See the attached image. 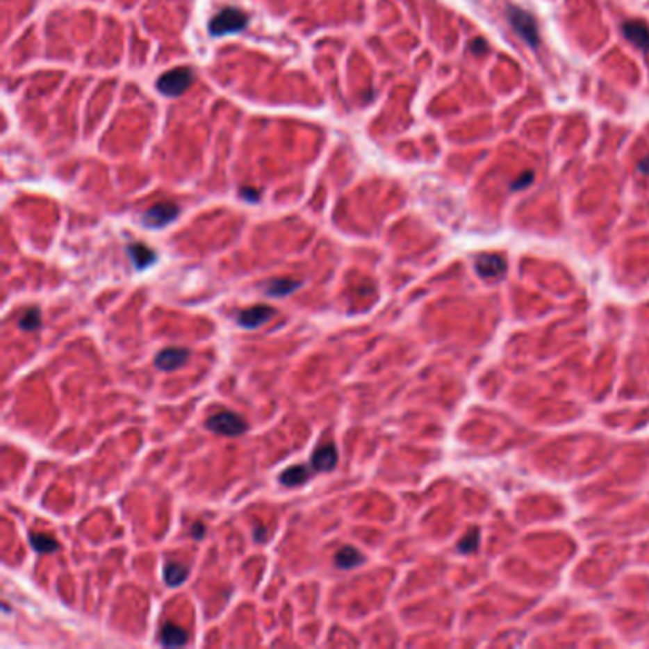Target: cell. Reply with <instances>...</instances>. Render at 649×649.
Instances as JSON below:
<instances>
[{
	"instance_id": "obj_11",
	"label": "cell",
	"mask_w": 649,
	"mask_h": 649,
	"mask_svg": "<svg viewBox=\"0 0 649 649\" xmlns=\"http://www.w3.org/2000/svg\"><path fill=\"white\" fill-rule=\"evenodd\" d=\"M189 642V634L187 630L181 627H177L174 623H166L161 630V643L166 648H179Z\"/></svg>"
},
{
	"instance_id": "obj_19",
	"label": "cell",
	"mask_w": 649,
	"mask_h": 649,
	"mask_svg": "<svg viewBox=\"0 0 649 649\" xmlns=\"http://www.w3.org/2000/svg\"><path fill=\"white\" fill-rule=\"evenodd\" d=\"M478 539H480V533L476 532V529H470V532L467 533V537L461 539L459 550H463V552H473L476 548V545H478Z\"/></svg>"
},
{
	"instance_id": "obj_7",
	"label": "cell",
	"mask_w": 649,
	"mask_h": 649,
	"mask_svg": "<svg viewBox=\"0 0 649 649\" xmlns=\"http://www.w3.org/2000/svg\"><path fill=\"white\" fill-rule=\"evenodd\" d=\"M189 358V350L179 349V347H170V349L161 350L154 358V365L162 372H174L177 368H181Z\"/></svg>"
},
{
	"instance_id": "obj_24",
	"label": "cell",
	"mask_w": 649,
	"mask_h": 649,
	"mask_svg": "<svg viewBox=\"0 0 649 649\" xmlns=\"http://www.w3.org/2000/svg\"><path fill=\"white\" fill-rule=\"evenodd\" d=\"M254 537H256L257 543H265V539H267V529H265L263 525H257L256 532H254Z\"/></svg>"
},
{
	"instance_id": "obj_22",
	"label": "cell",
	"mask_w": 649,
	"mask_h": 649,
	"mask_svg": "<svg viewBox=\"0 0 649 649\" xmlns=\"http://www.w3.org/2000/svg\"><path fill=\"white\" fill-rule=\"evenodd\" d=\"M204 533H206V525L202 524V522H195L192 527H190V535H192L195 539H202V537H204Z\"/></svg>"
},
{
	"instance_id": "obj_13",
	"label": "cell",
	"mask_w": 649,
	"mask_h": 649,
	"mask_svg": "<svg viewBox=\"0 0 649 649\" xmlns=\"http://www.w3.org/2000/svg\"><path fill=\"white\" fill-rule=\"evenodd\" d=\"M301 280H292V278H274L265 284V293L272 295V297H284L290 293L297 292L301 288Z\"/></svg>"
},
{
	"instance_id": "obj_3",
	"label": "cell",
	"mask_w": 649,
	"mask_h": 649,
	"mask_svg": "<svg viewBox=\"0 0 649 649\" xmlns=\"http://www.w3.org/2000/svg\"><path fill=\"white\" fill-rule=\"evenodd\" d=\"M507 15H509V22H511V25L520 37L524 38L532 48H537V44H539V29H537V23L533 19V15L516 6L509 8Z\"/></svg>"
},
{
	"instance_id": "obj_23",
	"label": "cell",
	"mask_w": 649,
	"mask_h": 649,
	"mask_svg": "<svg viewBox=\"0 0 649 649\" xmlns=\"http://www.w3.org/2000/svg\"><path fill=\"white\" fill-rule=\"evenodd\" d=\"M240 195L244 198H248L249 202H256V200H259V190H254V189H242L240 190Z\"/></svg>"
},
{
	"instance_id": "obj_6",
	"label": "cell",
	"mask_w": 649,
	"mask_h": 649,
	"mask_svg": "<svg viewBox=\"0 0 649 649\" xmlns=\"http://www.w3.org/2000/svg\"><path fill=\"white\" fill-rule=\"evenodd\" d=\"M274 314H277V311H274L272 306L256 305V306H249V309H246V311H242V313L238 314V318H236V320H238V324H240L242 328L254 329V328L263 326V324H267V322H269Z\"/></svg>"
},
{
	"instance_id": "obj_12",
	"label": "cell",
	"mask_w": 649,
	"mask_h": 649,
	"mask_svg": "<svg viewBox=\"0 0 649 649\" xmlns=\"http://www.w3.org/2000/svg\"><path fill=\"white\" fill-rule=\"evenodd\" d=\"M128 256H130V259L133 261V267L138 270H145L149 265H153L156 261L153 249L147 248L145 244H141V242H135V244L128 246Z\"/></svg>"
},
{
	"instance_id": "obj_20",
	"label": "cell",
	"mask_w": 649,
	"mask_h": 649,
	"mask_svg": "<svg viewBox=\"0 0 649 649\" xmlns=\"http://www.w3.org/2000/svg\"><path fill=\"white\" fill-rule=\"evenodd\" d=\"M470 50L475 51V54H486V51H488V44H486V40H482V38H475V40L470 42Z\"/></svg>"
},
{
	"instance_id": "obj_8",
	"label": "cell",
	"mask_w": 649,
	"mask_h": 649,
	"mask_svg": "<svg viewBox=\"0 0 649 649\" xmlns=\"http://www.w3.org/2000/svg\"><path fill=\"white\" fill-rule=\"evenodd\" d=\"M337 461H339V455H337L336 444L326 442V444L318 445V447L314 450L313 457H311V465H313L316 470H320V473H329V470L336 468Z\"/></svg>"
},
{
	"instance_id": "obj_14",
	"label": "cell",
	"mask_w": 649,
	"mask_h": 649,
	"mask_svg": "<svg viewBox=\"0 0 649 649\" xmlns=\"http://www.w3.org/2000/svg\"><path fill=\"white\" fill-rule=\"evenodd\" d=\"M309 478H311L309 468L305 465H295V467L286 468L280 475V484L286 488H297V486H303Z\"/></svg>"
},
{
	"instance_id": "obj_25",
	"label": "cell",
	"mask_w": 649,
	"mask_h": 649,
	"mask_svg": "<svg viewBox=\"0 0 649 649\" xmlns=\"http://www.w3.org/2000/svg\"><path fill=\"white\" fill-rule=\"evenodd\" d=\"M638 172H640V174H649V156L648 158H643V161H640V164H638Z\"/></svg>"
},
{
	"instance_id": "obj_9",
	"label": "cell",
	"mask_w": 649,
	"mask_h": 649,
	"mask_svg": "<svg viewBox=\"0 0 649 649\" xmlns=\"http://www.w3.org/2000/svg\"><path fill=\"white\" fill-rule=\"evenodd\" d=\"M476 270H478V274L484 278H497L504 274V270H507V261H504L503 256H499V254H484V256L478 257V261H476Z\"/></svg>"
},
{
	"instance_id": "obj_10",
	"label": "cell",
	"mask_w": 649,
	"mask_h": 649,
	"mask_svg": "<svg viewBox=\"0 0 649 649\" xmlns=\"http://www.w3.org/2000/svg\"><path fill=\"white\" fill-rule=\"evenodd\" d=\"M623 35L634 44L636 48L643 51L649 50V27L643 22L623 23Z\"/></svg>"
},
{
	"instance_id": "obj_1",
	"label": "cell",
	"mask_w": 649,
	"mask_h": 649,
	"mask_svg": "<svg viewBox=\"0 0 649 649\" xmlns=\"http://www.w3.org/2000/svg\"><path fill=\"white\" fill-rule=\"evenodd\" d=\"M248 25V15L244 14L238 8H225L219 14L213 15V19L208 25V29L213 37H223L229 33L242 31Z\"/></svg>"
},
{
	"instance_id": "obj_15",
	"label": "cell",
	"mask_w": 649,
	"mask_h": 649,
	"mask_svg": "<svg viewBox=\"0 0 649 649\" xmlns=\"http://www.w3.org/2000/svg\"><path fill=\"white\" fill-rule=\"evenodd\" d=\"M29 543L31 547L35 548L40 554H54L59 550V543L48 533H29Z\"/></svg>"
},
{
	"instance_id": "obj_17",
	"label": "cell",
	"mask_w": 649,
	"mask_h": 649,
	"mask_svg": "<svg viewBox=\"0 0 649 649\" xmlns=\"http://www.w3.org/2000/svg\"><path fill=\"white\" fill-rule=\"evenodd\" d=\"M187 568L183 564L177 562H166L164 566V583L168 586H179L187 581Z\"/></svg>"
},
{
	"instance_id": "obj_16",
	"label": "cell",
	"mask_w": 649,
	"mask_h": 649,
	"mask_svg": "<svg viewBox=\"0 0 649 649\" xmlns=\"http://www.w3.org/2000/svg\"><path fill=\"white\" fill-rule=\"evenodd\" d=\"M364 554L354 547H343L336 554V564L341 569H352L364 564Z\"/></svg>"
},
{
	"instance_id": "obj_2",
	"label": "cell",
	"mask_w": 649,
	"mask_h": 649,
	"mask_svg": "<svg viewBox=\"0 0 649 649\" xmlns=\"http://www.w3.org/2000/svg\"><path fill=\"white\" fill-rule=\"evenodd\" d=\"M206 427L215 434L221 436H240L244 432L248 431V425L242 419L238 413L234 411H217L212 417H208Z\"/></svg>"
},
{
	"instance_id": "obj_5",
	"label": "cell",
	"mask_w": 649,
	"mask_h": 649,
	"mask_svg": "<svg viewBox=\"0 0 649 649\" xmlns=\"http://www.w3.org/2000/svg\"><path fill=\"white\" fill-rule=\"evenodd\" d=\"M177 215H179V206L174 204V202H162V204L149 208L143 213V225L153 227V229H162V227L172 223Z\"/></svg>"
},
{
	"instance_id": "obj_18",
	"label": "cell",
	"mask_w": 649,
	"mask_h": 649,
	"mask_svg": "<svg viewBox=\"0 0 649 649\" xmlns=\"http://www.w3.org/2000/svg\"><path fill=\"white\" fill-rule=\"evenodd\" d=\"M42 326V318H40V311L38 309H29L27 313L23 314L22 318H19V328L23 331H35Z\"/></svg>"
},
{
	"instance_id": "obj_21",
	"label": "cell",
	"mask_w": 649,
	"mask_h": 649,
	"mask_svg": "<svg viewBox=\"0 0 649 649\" xmlns=\"http://www.w3.org/2000/svg\"><path fill=\"white\" fill-rule=\"evenodd\" d=\"M532 179H533V174H532V172H527V174L522 175V177H520L518 181H516V183H514V185H512V189H514V190L524 189V187H527V185L532 183Z\"/></svg>"
},
{
	"instance_id": "obj_4",
	"label": "cell",
	"mask_w": 649,
	"mask_h": 649,
	"mask_svg": "<svg viewBox=\"0 0 649 649\" xmlns=\"http://www.w3.org/2000/svg\"><path fill=\"white\" fill-rule=\"evenodd\" d=\"M192 84V71L189 67H177L158 79V90L164 95H181Z\"/></svg>"
}]
</instances>
